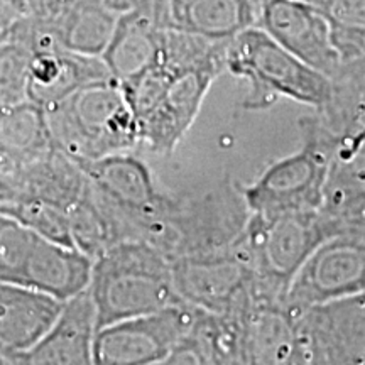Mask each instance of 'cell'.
Instances as JSON below:
<instances>
[{
  "mask_svg": "<svg viewBox=\"0 0 365 365\" xmlns=\"http://www.w3.org/2000/svg\"><path fill=\"white\" fill-rule=\"evenodd\" d=\"M88 293L97 330L182 303L171 262L145 242L127 240L91 261Z\"/></svg>",
  "mask_w": 365,
  "mask_h": 365,
  "instance_id": "obj_1",
  "label": "cell"
},
{
  "mask_svg": "<svg viewBox=\"0 0 365 365\" xmlns=\"http://www.w3.org/2000/svg\"><path fill=\"white\" fill-rule=\"evenodd\" d=\"M44 110L56 148L75 161L130 153L140 144L134 112L113 78L81 86Z\"/></svg>",
  "mask_w": 365,
  "mask_h": 365,
  "instance_id": "obj_2",
  "label": "cell"
},
{
  "mask_svg": "<svg viewBox=\"0 0 365 365\" xmlns=\"http://www.w3.org/2000/svg\"><path fill=\"white\" fill-rule=\"evenodd\" d=\"M225 70L249 83L242 102L245 110H266L281 98L318 110L331 93L327 75L301 61L257 26L228 41Z\"/></svg>",
  "mask_w": 365,
  "mask_h": 365,
  "instance_id": "obj_3",
  "label": "cell"
},
{
  "mask_svg": "<svg viewBox=\"0 0 365 365\" xmlns=\"http://www.w3.org/2000/svg\"><path fill=\"white\" fill-rule=\"evenodd\" d=\"M240 186L225 176L200 193L175 195L153 247L173 262L239 245L250 217Z\"/></svg>",
  "mask_w": 365,
  "mask_h": 365,
  "instance_id": "obj_4",
  "label": "cell"
},
{
  "mask_svg": "<svg viewBox=\"0 0 365 365\" xmlns=\"http://www.w3.org/2000/svg\"><path fill=\"white\" fill-rule=\"evenodd\" d=\"M339 228L319 210L262 217L250 213L245 247L254 272L257 299L284 301L286 291L313 250Z\"/></svg>",
  "mask_w": 365,
  "mask_h": 365,
  "instance_id": "obj_5",
  "label": "cell"
},
{
  "mask_svg": "<svg viewBox=\"0 0 365 365\" xmlns=\"http://www.w3.org/2000/svg\"><path fill=\"white\" fill-rule=\"evenodd\" d=\"M303 144L299 150L274 161L257 180L242 185L245 205L252 215H279L319 210L323 186L336 140L314 115L299 120Z\"/></svg>",
  "mask_w": 365,
  "mask_h": 365,
  "instance_id": "obj_6",
  "label": "cell"
},
{
  "mask_svg": "<svg viewBox=\"0 0 365 365\" xmlns=\"http://www.w3.org/2000/svg\"><path fill=\"white\" fill-rule=\"evenodd\" d=\"M75 163L117 217L125 242L135 240L153 245L171 212L175 195L158 185L148 164L130 153Z\"/></svg>",
  "mask_w": 365,
  "mask_h": 365,
  "instance_id": "obj_7",
  "label": "cell"
},
{
  "mask_svg": "<svg viewBox=\"0 0 365 365\" xmlns=\"http://www.w3.org/2000/svg\"><path fill=\"white\" fill-rule=\"evenodd\" d=\"M91 259L0 213V281L68 301L88 287Z\"/></svg>",
  "mask_w": 365,
  "mask_h": 365,
  "instance_id": "obj_8",
  "label": "cell"
},
{
  "mask_svg": "<svg viewBox=\"0 0 365 365\" xmlns=\"http://www.w3.org/2000/svg\"><path fill=\"white\" fill-rule=\"evenodd\" d=\"M171 271L180 299L205 313L240 312L257 299L245 235L232 249L173 261Z\"/></svg>",
  "mask_w": 365,
  "mask_h": 365,
  "instance_id": "obj_9",
  "label": "cell"
},
{
  "mask_svg": "<svg viewBox=\"0 0 365 365\" xmlns=\"http://www.w3.org/2000/svg\"><path fill=\"white\" fill-rule=\"evenodd\" d=\"M360 294H365V232H344L313 250L282 303L291 312H301Z\"/></svg>",
  "mask_w": 365,
  "mask_h": 365,
  "instance_id": "obj_10",
  "label": "cell"
},
{
  "mask_svg": "<svg viewBox=\"0 0 365 365\" xmlns=\"http://www.w3.org/2000/svg\"><path fill=\"white\" fill-rule=\"evenodd\" d=\"M202 309L176 303L156 313L143 314L100 328L95 333L97 365H150L195 330Z\"/></svg>",
  "mask_w": 365,
  "mask_h": 365,
  "instance_id": "obj_11",
  "label": "cell"
},
{
  "mask_svg": "<svg viewBox=\"0 0 365 365\" xmlns=\"http://www.w3.org/2000/svg\"><path fill=\"white\" fill-rule=\"evenodd\" d=\"M21 22V41L31 51L27 97L48 108L81 86L112 78L100 56H88L63 48L49 29L33 17Z\"/></svg>",
  "mask_w": 365,
  "mask_h": 365,
  "instance_id": "obj_12",
  "label": "cell"
},
{
  "mask_svg": "<svg viewBox=\"0 0 365 365\" xmlns=\"http://www.w3.org/2000/svg\"><path fill=\"white\" fill-rule=\"evenodd\" d=\"M293 313L304 365H365V294Z\"/></svg>",
  "mask_w": 365,
  "mask_h": 365,
  "instance_id": "obj_13",
  "label": "cell"
},
{
  "mask_svg": "<svg viewBox=\"0 0 365 365\" xmlns=\"http://www.w3.org/2000/svg\"><path fill=\"white\" fill-rule=\"evenodd\" d=\"M223 71V63L173 71L154 110L140 122V143L154 154H171L195 124L210 88Z\"/></svg>",
  "mask_w": 365,
  "mask_h": 365,
  "instance_id": "obj_14",
  "label": "cell"
},
{
  "mask_svg": "<svg viewBox=\"0 0 365 365\" xmlns=\"http://www.w3.org/2000/svg\"><path fill=\"white\" fill-rule=\"evenodd\" d=\"M257 27L328 78L341 65L330 27L317 7L301 0H262Z\"/></svg>",
  "mask_w": 365,
  "mask_h": 365,
  "instance_id": "obj_15",
  "label": "cell"
},
{
  "mask_svg": "<svg viewBox=\"0 0 365 365\" xmlns=\"http://www.w3.org/2000/svg\"><path fill=\"white\" fill-rule=\"evenodd\" d=\"M93 301L88 289L68 299L54 327L27 352L11 355L6 365H97Z\"/></svg>",
  "mask_w": 365,
  "mask_h": 365,
  "instance_id": "obj_16",
  "label": "cell"
},
{
  "mask_svg": "<svg viewBox=\"0 0 365 365\" xmlns=\"http://www.w3.org/2000/svg\"><path fill=\"white\" fill-rule=\"evenodd\" d=\"M262 0H156L154 17L163 29L228 41L257 26Z\"/></svg>",
  "mask_w": 365,
  "mask_h": 365,
  "instance_id": "obj_17",
  "label": "cell"
},
{
  "mask_svg": "<svg viewBox=\"0 0 365 365\" xmlns=\"http://www.w3.org/2000/svg\"><path fill=\"white\" fill-rule=\"evenodd\" d=\"M65 303L33 287L0 281V355L33 349L58 322Z\"/></svg>",
  "mask_w": 365,
  "mask_h": 365,
  "instance_id": "obj_18",
  "label": "cell"
},
{
  "mask_svg": "<svg viewBox=\"0 0 365 365\" xmlns=\"http://www.w3.org/2000/svg\"><path fill=\"white\" fill-rule=\"evenodd\" d=\"M322 215L344 232H365V139L336 143L323 186Z\"/></svg>",
  "mask_w": 365,
  "mask_h": 365,
  "instance_id": "obj_19",
  "label": "cell"
},
{
  "mask_svg": "<svg viewBox=\"0 0 365 365\" xmlns=\"http://www.w3.org/2000/svg\"><path fill=\"white\" fill-rule=\"evenodd\" d=\"M163 27L150 9H134L118 16L108 46L100 58L118 85L129 83L159 63Z\"/></svg>",
  "mask_w": 365,
  "mask_h": 365,
  "instance_id": "obj_20",
  "label": "cell"
},
{
  "mask_svg": "<svg viewBox=\"0 0 365 365\" xmlns=\"http://www.w3.org/2000/svg\"><path fill=\"white\" fill-rule=\"evenodd\" d=\"M244 333L254 365H304L296 314L284 303L255 299L244 309Z\"/></svg>",
  "mask_w": 365,
  "mask_h": 365,
  "instance_id": "obj_21",
  "label": "cell"
},
{
  "mask_svg": "<svg viewBox=\"0 0 365 365\" xmlns=\"http://www.w3.org/2000/svg\"><path fill=\"white\" fill-rule=\"evenodd\" d=\"M56 149L43 107L24 102L0 110V178L26 170Z\"/></svg>",
  "mask_w": 365,
  "mask_h": 365,
  "instance_id": "obj_22",
  "label": "cell"
},
{
  "mask_svg": "<svg viewBox=\"0 0 365 365\" xmlns=\"http://www.w3.org/2000/svg\"><path fill=\"white\" fill-rule=\"evenodd\" d=\"M120 14L107 0H63L48 19V27L59 44L70 51L102 56ZM36 19V17H34Z\"/></svg>",
  "mask_w": 365,
  "mask_h": 365,
  "instance_id": "obj_23",
  "label": "cell"
},
{
  "mask_svg": "<svg viewBox=\"0 0 365 365\" xmlns=\"http://www.w3.org/2000/svg\"><path fill=\"white\" fill-rule=\"evenodd\" d=\"M66 215L73 245L91 261L113 245L125 242L117 217L100 198L90 181L78 202L66 210Z\"/></svg>",
  "mask_w": 365,
  "mask_h": 365,
  "instance_id": "obj_24",
  "label": "cell"
},
{
  "mask_svg": "<svg viewBox=\"0 0 365 365\" xmlns=\"http://www.w3.org/2000/svg\"><path fill=\"white\" fill-rule=\"evenodd\" d=\"M317 9L328 22L341 63L365 56V0H325Z\"/></svg>",
  "mask_w": 365,
  "mask_h": 365,
  "instance_id": "obj_25",
  "label": "cell"
},
{
  "mask_svg": "<svg viewBox=\"0 0 365 365\" xmlns=\"http://www.w3.org/2000/svg\"><path fill=\"white\" fill-rule=\"evenodd\" d=\"M0 213L31 228L44 239L75 249L66 210L43 202H17L0 205Z\"/></svg>",
  "mask_w": 365,
  "mask_h": 365,
  "instance_id": "obj_26",
  "label": "cell"
},
{
  "mask_svg": "<svg viewBox=\"0 0 365 365\" xmlns=\"http://www.w3.org/2000/svg\"><path fill=\"white\" fill-rule=\"evenodd\" d=\"M29 58L31 51L19 41L0 38V110L29 102Z\"/></svg>",
  "mask_w": 365,
  "mask_h": 365,
  "instance_id": "obj_27",
  "label": "cell"
},
{
  "mask_svg": "<svg viewBox=\"0 0 365 365\" xmlns=\"http://www.w3.org/2000/svg\"><path fill=\"white\" fill-rule=\"evenodd\" d=\"M150 365H213L212 350L202 328V314L190 335L178 341L164 357Z\"/></svg>",
  "mask_w": 365,
  "mask_h": 365,
  "instance_id": "obj_28",
  "label": "cell"
},
{
  "mask_svg": "<svg viewBox=\"0 0 365 365\" xmlns=\"http://www.w3.org/2000/svg\"><path fill=\"white\" fill-rule=\"evenodd\" d=\"M27 14L24 0H0V38Z\"/></svg>",
  "mask_w": 365,
  "mask_h": 365,
  "instance_id": "obj_29",
  "label": "cell"
},
{
  "mask_svg": "<svg viewBox=\"0 0 365 365\" xmlns=\"http://www.w3.org/2000/svg\"><path fill=\"white\" fill-rule=\"evenodd\" d=\"M24 2L27 9L26 16L36 17V19H48L63 0H24Z\"/></svg>",
  "mask_w": 365,
  "mask_h": 365,
  "instance_id": "obj_30",
  "label": "cell"
},
{
  "mask_svg": "<svg viewBox=\"0 0 365 365\" xmlns=\"http://www.w3.org/2000/svg\"><path fill=\"white\" fill-rule=\"evenodd\" d=\"M107 2L113 11L118 14H124L134 11V9H150V11H153L156 0H107Z\"/></svg>",
  "mask_w": 365,
  "mask_h": 365,
  "instance_id": "obj_31",
  "label": "cell"
},
{
  "mask_svg": "<svg viewBox=\"0 0 365 365\" xmlns=\"http://www.w3.org/2000/svg\"><path fill=\"white\" fill-rule=\"evenodd\" d=\"M301 2H307V4H309V6H313V7H318L319 4H322V2H325V0H301Z\"/></svg>",
  "mask_w": 365,
  "mask_h": 365,
  "instance_id": "obj_32",
  "label": "cell"
}]
</instances>
